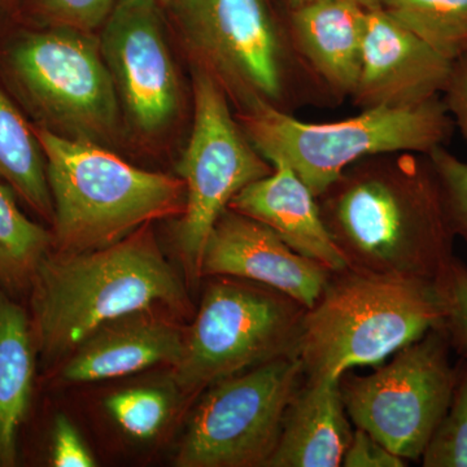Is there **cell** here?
Here are the masks:
<instances>
[{
	"label": "cell",
	"instance_id": "obj_10",
	"mask_svg": "<svg viewBox=\"0 0 467 467\" xmlns=\"http://www.w3.org/2000/svg\"><path fill=\"white\" fill-rule=\"evenodd\" d=\"M441 327L393 353L368 376L346 371L340 395L350 422L405 461H420L447 413L456 365Z\"/></svg>",
	"mask_w": 467,
	"mask_h": 467
},
{
	"label": "cell",
	"instance_id": "obj_30",
	"mask_svg": "<svg viewBox=\"0 0 467 467\" xmlns=\"http://www.w3.org/2000/svg\"><path fill=\"white\" fill-rule=\"evenodd\" d=\"M441 99L467 146V52L451 64Z\"/></svg>",
	"mask_w": 467,
	"mask_h": 467
},
{
	"label": "cell",
	"instance_id": "obj_29",
	"mask_svg": "<svg viewBox=\"0 0 467 467\" xmlns=\"http://www.w3.org/2000/svg\"><path fill=\"white\" fill-rule=\"evenodd\" d=\"M344 467H405L408 461L389 451L365 430L355 427L352 441L346 454Z\"/></svg>",
	"mask_w": 467,
	"mask_h": 467
},
{
	"label": "cell",
	"instance_id": "obj_32",
	"mask_svg": "<svg viewBox=\"0 0 467 467\" xmlns=\"http://www.w3.org/2000/svg\"><path fill=\"white\" fill-rule=\"evenodd\" d=\"M11 2L12 0H0V11H2L3 8L7 7Z\"/></svg>",
	"mask_w": 467,
	"mask_h": 467
},
{
	"label": "cell",
	"instance_id": "obj_21",
	"mask_svg": "<svg viewBox=\"0 0 467 467\" xmlns=\"http://www.w3.org/2000/svg\"><path fill=\"white\" fill-rule=\"evenodd\" d=\"M16 198L0 181V290L23 301L36 270L54 248V234L30 220Z\"/></svg>",
	"mask_w": 467,
	"mask_h": 467
},
{
	"label": "cell",
	"instance_id": "obj_16",
	"mask_svg": "<svg viewBox=\"0 0 467 467\" xmlns=\"http://www.w3.org/2000/svg\"><path fill=\"white\" fill-rule=\"evenodd\" d=\"M368 8L361 0H290V39L301 66L331 97H352Z\"/></svg>",
	"mask_w": 467,
	"mask_h": 467
},
{
	"label": "cell",
	"instance_id": "obj_19",
	"mask_svg": "<svg viewBox=\"0 0 467 467\" xmlns=\"http://www.w3.org/2000/svg\"><path fill=\"white\" fill-rule=\"evenodd\" d=\"M36 364L29 312L0 290V467L20 462V438L33 407Z\"/></svg>",
	"mask_w": 467,
	"mask_h": 467
},
{
	"label": "cell",
	"instance_id": "obj_18",
	"mask_svg": "<svg viewBox=\"0 0 467 467\" xmlns=\"http://www.w3.org/2000/svg\"><path fill=\"white\" fill-rule=\"evenodd\" d=\"M339 379L304 378L285 409L278 444L265 467L342 466L355 430Z\"/></svg>",
	"mask_w": 467,
	"mask_h": 467
},
{
	"label": "cell",
	"instance_id": "obj_4",
	"mask_svg": "<svg viewBox=\"0 0 467 467\" xmlns=\"http://www.w3.org/2000/svg\"><path fill=\"white\" fill-rule=\"evenodd\" d=\"M54 204V250L79 254L122 241L153 221L180 217V177L143 171L99 144L36 126Z\"/></svg>",
	"mask_w": 467,
	"mask_h": 467
},
{
	"label": "cell",
	"instance_id": "obj_14",
	"mask_svg": "<svg viewBox=\"0 0 467 467\" xmlns=\"http://www.w3.org/2000/svg\"><path fill=\"white\" fill-rule=\"evenodd\" d=\"M451 64L382 8H370L350 98L361 109L417 106L441 97Z\"/></svg>",
	"mask_w": 467,
	"mask_h": 467
},
{
	"label": "cell",
	"instance_id": "obj_15",
	"mask_svg": "<svg viewBox=\"0 0 467 467\" xmlns=\"http://www.w3.org/2000/svg\"><path fill=\"white\" fill-rule=\"evenodd\" d=\"M184 330L167 309H147L95 330L47 371L50 386H77L130 376L152 367L173 368L182 355Z\"/></svg>",
	"mask_w": 467,
	"mask_h": 467
},
{
	"label": "cell",
	"instance_id": "obj_11",
	"mask_svg": "<svg viewBox=\"0 0 467 467\" xmlns=\"http://www.w3.org/2000/svg\"><path fill=\"white\" fill-rule=\"evenodd\" d=\"M303 382L299 359L291 355L212 384L201 393L175 466L265 467Z\"/></svg>",
	"mask_w": 467,
	"mask_h": 467
},
{
	"label": "cell",
	"instance_id": "obj_3",
	"mask_svg": "<svg viewBox=\"0 0 467 467\" xmlns=\"http://www.w3.org/2000/svg\"><path fill=\"white\" fill-rule=\"evenodd\" d=\"M435 282L344 267L331 273L306 309L295 358L306 379H339L358 367H378L441 324Z\"/></svg>",
	"mask_w": 467,
	"mask_h": 467
},
{
	"label": "cell",
	"instance_id": "obj_33",
	"mask_svg": "<svg viewBox=\"0 0 467 467\" xmlns=\"http://www.w3.org/2000/svg\"><path fill=\"white\" fill-rule=\"evenodd\" d=\"M140 2H152L160 5V3L169 2V0H140Z\"/></svg>",
	"mask_w": 467,
	"mask_h": 467
},
{
	"label": "cell",
	"instance_id": "obj_2",
	"mask_svg": "<svg viewBox=\"0 0 467 467\" xmlns=\"http://www.w3.org/2000/svg\"><path fill=\"white\" fill-rule=\"evenodd\" d=\"M38 361L46 373L101 326L160 308L192 315L186 285L165 259L150 225L99 250L42 261L27 295Z\"/></svg>",
	"mask_w": 467,
	"mask_h": 467
},
{
	"label": "cell",
	"instance_id": "obj_9",
	"mask_svg": "<svg viewBox=\"0 0 467 467\" xmlns=\"http://www.w3.org/2000/svg\"><path fill=\"white\" fill-rule=\"evenodd\" d=\"M168 3L195 67L213 77L227 97L241 109L264 101L284 109L295 64L301 63L266 0Z\"/></svg>",
	"mask_w": 467,
	"mask_h": 467
},
{
	"label": "cell",
	"instance_id": "obj_1",
	"mask_svg": "<svg viewBox=\"0 0 467 467\" xmlns=\"http://www.w3.org/2000/svg\"><path fill=\"white\" fill-rule=\"evenodd\" d=\"M350 269L436 282L456 239L429 155L391 152L350 165L317 198Z\"/></svg>",
	"mask_w": 467,
	"mask_h": 467
},
{
	"label": "cell",
	"instance_id": "obj_12",
	"mask_svg": "<svg viewBox=\"0 0 467 467\" xmlns=\"http://www.w3.org/2000/svg\"><path fill=\"white\" fill-rule=\"evenodd\" d=\"M158 7L152 2L119 0L99 39L119 106L143 134L165 130L180 113L182 101L180 76Z\"/></svg>",
	"mask_w": 467,
	"mask_h": 467
},
{
	"label": "cell",
	"instance_id": "obj_24",
	"mask_svg": "<svg viewBox=\"0 0 467 467\" xmlns=\"http://www.w3.org/2000/svg\"><path fill=\"white\" fill-rule=\"evenodd\" d=\"M104 405L116 425L138 441L155 438L171 414L167 393L150 387H135L113 393Z\"/></svg>",
	"mask_w": 467,
	"mask_h": 467
},
{
	"label": "cell",
	"instance_id": "obj_6",
	"mask_svg": "<svg viewBox=\"0 0 467 467\" xmlns=\"http://www.w3.org/2000/svg\"><path fill=\"white\" fill-rule=\"evenodd\" d=\"M186 326L171 380L183 398L264 362L295 355L306 308L284 292L234 276H208Z\"/></svg>",
	"mask_w": 467,
	"mask_h": 467
},
{
	"label": "cell",
	"instance_id": "obj_31",
	"mask_svg": "<svg viewBox=\"0 0 467 467\" xmlns=\"http://www.w3.org/2000/svg\"><path fill=\"white\" fill-rule=\"evenodd\" d=\"M361 2H364L368 8L380 7V0H361Z\"/></svg>",
	"mask_w": 467,
	"mask_h": 467
},
{
	"label": "cell",
	"instance_id": "obj_28",
	"mask_svg": "<svg viewBox=\"0 0 467 467\" xmlns=\"http://www.w3.org/2000/svg\"><path fill=\"white\" fill-rule=\"evenodd\" d=\"M48 462L54 467L97 466L75 423L63 413L54 418Z\"/></svg>",
	"mask_w": 467,
	"mask_h": 467
},
{
	"label": "cell",
	"instance_id": "obj_17",
	"mask_svg": "<svg viewBox=\"0 0 467 467\" xmlns=\"http://www.w3.org/2000/svg\"><path fill=\"white\" fill-rule=\"evenodd\" d=\"M272 165V173L244 187L229 209L264 223L292 250L333 272L348 266L322 220L317 196L290 165Z\"/></svg>",
	"mask_w": 467,
	"mask_h": 467
},
{
	"label": "cell",
	"instance_id": "obj_5",
	"mask_svg": "<svg viewBox=\"0 0 467 467\" xmlns=\"http://www.w3.org/2000/svg\"><path fill=\"white\" fill-rule=\"evenodd\" d=\"M238 122L270 164L290 165L317 198L359 160L391 152L429 155L447 144L454 129L441 97L417 106L362 109L319 124L254 101L241 109Z\"/></svg>",
	"mask_w": 467,
	"mask_h": 467
},
{
	"label": "cell",
	"instance_id": "obj_22",
	"mask_svg": "<svg viewBox=\"0 0 467 467\" xmlns=\"http://www.w3.org/2000/svg\"><path fill=\"white\" fill-rule=\"evenodd\" d=\"M380 8L448 60L466 54L467 0H380Z\"/></svg>",
	"mask_w": 467,
	"mask_h": 467
},
{
	"label": "cell",
	"instance_id": "obj_20",
	"mask_svg": "<svg viewBox=\"0 0 467 467\" xmlns=\"http://www.w3.org/2000/svg\"><path fill=\"white\" fill-rule=\"evenodd\" d=\"M0 181L43 220L54 221L46 159L36 128L0 88Z\"/></svg>",
	"mask_w": 467,
	"mask_h": 467
},
{
	"label": "cell",
	"instance_id": "obj_25",
	"mask_svg": "<svg viewBox=\"0 0 467 467\" xmlns=\"http://www.w3.org/2000/svg\"><path fill=\"white\" fill-rule=\"evenodd\" d=\"M441 301V324L451 350L467 358V265L453 256L436 279Z\"/></svg>",
	"mask_w": 467,
	"mask_h": 467
},
{
	"label": "cell",
	"instance_id": "obj_8",
	"mask_svg": "<svg viewBox=\"0 0 467 467\" xmlns=\"http://www.w3.org/2000/svg\"><path fill=\"white\" fill-rule=\"evenodd\" d=\"M192 98V134L177 165L186 202L175 227V247L187 281L196 285L214 223L244 187L272 173L273 165L234 119L225 90L196 67Z\"/></svg>",
	"mask_w": 467,
	"mask_h": 467
},
{
	"label": "cell",
	"instance_id": "obj_23",
	"mask_svg": "<svg viewBox=\"0 0 467 467\" xmlns=\"http://www.w3.org/2000/svg\"><path fill=\"white\" fill-rule=\"evenodd\" d=\"M420 462L425 467H467V358L456 365L451 404L430 439Z\"/></svg>",
	"mask_w": 467,
	"mask_h": 467
},
{
	"label": "cell",
	"instance_id": "obj_7",
	"mask_svg": "<svg viewBox=\"0 0 467 467\" xmlns=\"http://www.w3.org/2000/svg\"><path fill=\"white\" fill-rule=\"evenodd\" d=\"M5 64L38 126L82 142H113L119 95L92 33L46 27L21 34L5 52Z\"/></svg>",
	"mask_w": 467,
	"mask_h": 467
},
{
	"label": "cell",
	"instance_id": "obj_26",
	"mask_svg": "<svg viewBox=\"0 0 467 467\" xmlns=\"http://www.w3.org/2000/svg\"><path fill=\"white\" fill-rule=\"evenodd\" d=\"M116 0H33L34 16L46 27H67L92 33L103 26Z\"/></svg>",
	"mask_w": 467,
	"mask_h": 467
},
{
	"label": "cell",
	"instance_id": "obj_27",
	"mask_svg": "<svg viewBox=\"0 0 467 467\" xmlns=\"http://www.w3.org/2000/svg\"><path fill=\"white\" fill-rule=\"evenodd\" d=\"M429 156L441 180L454 235L467 244V161L457 158L445 146L432 150Z\"/></svg>",
	"mask_w": 467,
	"mask_h": 467
},
{
	"label": "cell",
	"instance_id": "obj_13",
	"mask_svg": "<svg viewBox=\"0 0 467 467\" xmlns=\"http://www.w3.org/2000/svg\"><path fill=\"white\" fill-rule=\"evenodd\" d=\"M333 270L292 250L272 229L227 208L205 243L202 278L234 276L284 292L312 308Z\"/></svg>",
	"mask_w": 467,
	"mask_h": 467
}]
</instances>
